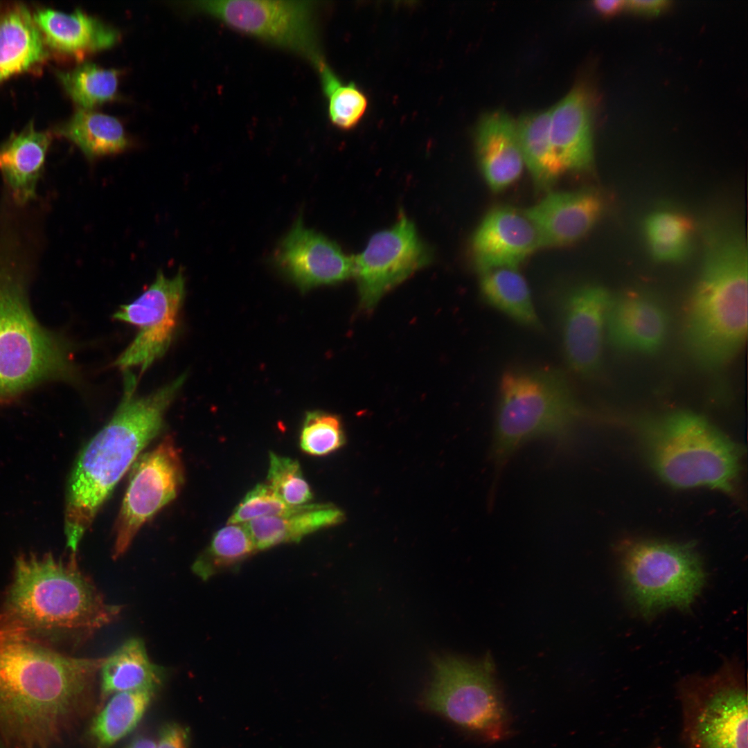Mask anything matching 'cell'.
Masks as SVG:
<instances>
[{
    "mask_svg": "<svg viewBox=\"0 0 748 748\" xmlns=\"http://www.w3.org/2000/svg\"><path fill=\"white\" fill-rule=\"evenodd\" d=\"M104 660L61 654L0 618V725L26 746L47 747L89 712Z\"/></svg>",
    "mask_w": 748,
    "mask_h": 748,
    "instance_id": "1",
    "label": "cell"
},
{
    "mask_svg": "<svg viewBox=\"0 0 748 748\" xmlns=\"http://www.w3.org/2000/svg\"><path fill=\"white\" fill-rule=\"evenodd\" d=\"M186 378L182 374L153 392L136 393V381L125 371L121 400L108 422L85 445L69 477L64 531L75 553L115 486L159 434L165 414Z\"/></svg>",
    "mask_w": 748,
    "mask_h": 748,
    "instance_id": "2",
    "label": "cell"
},
{
    "mask_svg": "<svg viewBox=\"0 0 748 748\" xmlns=\"http://www.w3.org/2000/svg\"><path fill=\"white\" fill-rule=\"evenodd\" d=\"M15 571L0 618L33 635L39 632L83 641L122 610L105 600L79 569L75 553L67 560L51 554L21 555Z\"/></svg>",
    "mask_w": 748,
    "mask_h": 748,
    "instance_id": "3",
    "label": "cell"
},
{
    "mask_svg": "<svg viewBox=\"0 0 748 748\" xmlns=\"http://www.w3.org/2000/svg\"><path fill=\"white\" fill-rule=\"evenodd\" d=\"M747 247L741 235H715L687 308L684 337L704 368L729 363L747 335Z\"/></svg>",
    "mask_w": 748,
    "mask_h": 748,
    "instance_id": "4",
    "label": "cell"
},
{
    "mask_svg": "<svg viewBox=\"0 0 748 748\" xmlns=\"http://www.w3.org/2000/svg\"><path fill=\"white\" fill-rule=\"evenodd\" d=\"M584 410L565 375L551 368H515L501 377L491 458L501 472L524 445L538 438L564 444Z\"/></svg>",
    "mask_w": 748,
    "mask_h": 748,
    "instance_id": "5",
    "label": "cell"
},
{
    "mask_svg": "<svg viewBox=\"0 0 748 748\" xmlns=\"http://www.w3.org/2000/svg\"><path fill=\"white\" fill-rule=\"evenodd\" d=\"M0 253V403L39 383L73 380L69 345L42 327L28 303L26 278Z\"/></svg>",
    "mask_w": 748,
    "mask_h": 748,
    "instance_id": "6",
    "label": "cell"
},
{
    "mask_svg": "<svg viewBox=\"0 0 748 748\" xmlns=\"http://www.w3.org/2000/svg\"><path fill=\"white\" fill-rule=\"evenodd\" d=\"M645 443L654 470L669 485L733 490L740 449L704 417L684 410L670 412L648 426Z\"/></svg>",
    "mask_w": 748,
    "mask_h": 748,
    "instance_id": "7",
    "label": "cell"
},
{
    "mask_svg": "<svg viewBox=\"0 0 748 748\" xmlns=\"http://www.w3.org/2000/svg\"><path fill=\"white\" fill-rule=\"evenodd\" d=\"M684 748H748L745 675L737 660L715 673L684 677L677 686Z\"/></svg>",
    "mask_w": 748,
    "mask_h": 748,
    "instance_id": "8",
    "label": "cell"
},
{
    "mask_svg": "<svg viewBox=\"0 0 748 748\" xmlns=\"http://www.w3.org/2000/svg\"><path fill=\"white\" fill-rule=\"evenodd\" d=\"M427 706L488 741L504 738L508 719L490 654L479 661L438 657L425 697Z\"/></svg>",
    "mask_w": 748,
    "mask_h": 748,
    "instance_id": "9",
    "label": "cell"
},
{
    "mask_svg": "<svg viewBox=\"0 0 748 748\" xmlns=\"http://www.w3.org/2000/svg\"><path fill=\"white\" fill-rule=\"evenodd\" d=\"M621 568L630 598L647 616L668 607L688 608L705 582L702 560L688 544L632 543L623 552Z\"/></svg>",
    "mask_w": 748,
    "mask_h": 748,
    "instance_id": "10",
    "label": "cell"
},
{
    "mask_svg": "<svg viewBox=\"0 0 748 748\" xmlns=\"http://www.w3.org/2000/svg\"><path fill=\"white\" fill-rule=\"evenodd\" d=\"M193 3L233 30L303 55L314 65L322 58L310 1L208 0Z\"/></svg>",
    "mask_w": 748,
    "mask_h": 748,
    "instance_id": "11",
    "label": "cell"
},
{
    "mask_svg": "<svg viewBox=\"0 0 748 748\" xmlns=\"http://www.w3.org/2000/svg\"><path fill=\"white\" fill-rule=\"evenodd\" d=\"M134 465L114 526L115 560L125 553L141 527L175 499L184 482L181 455L170 436Z\"/></svg>",
    "mask_w": 748,
    "mask_h": 748,
    "instance_id": "12",
    "label": "cell"
},
{
    "mask_svg": "<svg viewBox=\"0 0 748 748\" xmlns=\"http://www.w3.org/2000/svg\"><path fill=\"white\" fill-rule=\"evenodd\" d=\"M184 296L183 271L169 278L159 270L139 297L119 307L114 318L137 327L138 332L115 361L117 367L123 371L139 367L143 372L166 354L176 333Z\"/></svg>",
    "mask_w": 748,
    "mask_h": 748,
    "instance_id": "13",
    "label": "cell"
},
{
    "mask_svg": "<svg viewBox=\"0 0 748 748\" xmlns=\"http://www.w3.org/2000/svg\"><path fill=\"white\" fill-rule=\"evenodd\" d=\"M433 256L404 215L391 228L373 234L366 248L353 256L362 305L373 308L385 293L429 265Z\"/></svg>",
    "mask_w": 748,
    "mask_h": 748,
    "instance_id": "14",
    "label": "cell"
},
{
    "mask_svg": "<svg viewBox=\"0 0 748 748\" xmlns=\"http://www.w3.org/2000/svg\"><path fill=\"white\" fill-rule=\"evenodd\" d=\"M275 266L300 290L333 284L353 276V256L334 241L305 227L301 215L279 242L272 258Z\"/></svg>",
    "mask_w": 748,
    "mask_h": 748,
    "instance_id": "15",
    "label": "cell"
},
{
    "mask_svg": "<svg viewBox=\"0 0 748 748\" xmlns=\"http://www.w3.org/2000/svg\"><path fill=\"white\" fill-rule=\"evenodd\" d=\"M611 297L603 287L586 285L572 292L565 301L563 348L569 366L580 375H592L600 367Z\"/></svg>",
    "mask_w": 748,
    "mask_h": 748,
    "instance_id": "16",
    "label": "cell"
},
{
    "mask_svg": "<svg viewBox=\"0 0 748 748\" xmlns=\"http://www.w3.org/2000/svg\"><path fill=\"white\" fill-rule=\"evenodd\" d=\"M541 247L539 233L524 211L508 206L488 212L471 242L473 262L480 274L500 267L517 268Z\"/></svg>",
    "mask_w": 748,
    "mask_h": 748,
    "instance_id": "17",
    "label": "cell"
},
{
    "mask_svg": "<svg viewBox=\"0 0 748 748\" xmlns=\"http://www.w3.org/2000/svg\"><path fill=\"white\" fill-rule=\"evenodd\" d=\"M669 319L662 305L637 294L612 296L607 310L605 335L616 350L652 355L667 337Z\"/></svg>",
    "mask_w": 748,
    "mask_h": 748,
    "instance_id": "18",
    "label": "cell"
},
{
    "mask_svg": "<svg viewBox=\"0 0 748 748\" xmlns=\"http://www.w3.org/2000/svg\"><path fill=\"white\" fill-rule=\"evenodd\" d=\"M604 211V201L593 189L551 192L524 211L535 226L542 247H560L583 238Z\"/></svg>",
    "mask_w": 748,
    "mask_h": 748,
    "instance_id": "19",
    "label": "cell"
},
{
    "mask_svg": "<svg viewBox=\"0 0 748 748\" xmlns=\"http://www.w3.org/2000/svg\"><path fill=\"white\" fill-rule=\"evenodd\" d=\"M550 134L565 171L584 172L591 168L592 103L585 87H575L550 109Z\"/></svg>",
    "mask_w": 748,
    "mask_h": 748,
    "instance_id": "20",
    "label": "cell"
},
{
    "mask_svg": "<svg viewBox=\"0 0 748 748\" xmlns=\"http://www.w3.org/2000/svg\"><path fill=\"white\" fill-rule=\"evenodd\" d=\"M476 145L481 170L492 191L504 190L519 177L524 162L516 123L507 114L495 111L481 118Z\"/></svg>",
    "mask_w": 748,
    "mask_h": 748,
    "instance_id": "21",
    "label": "cell"
},
{
    "mask_svg": "<svg viewBox=\"0 0 748 748\" xmlns=\"http://www.w3.org/2000/svg\"><path fill=\"white\" fill-rule=\"evenodd\" d=\"M33 18L45 44L77 57L109 48L119 37L115 29L80 10L68 14L45 8Z\"/></svg>",
    "mask_w": 748,
    "mask_h": 748,
    "instance_id": "22",
    "label": "cell"
},
{
    "mask_svg": "<svg viewBox=\"0 0 748 748\" xmlns=\"http://www.w3.org/2000/svg\"><path fill=\"white\" fill-rule=\"evenodd\" d=\"M51 141L48 133L30 124L0 146V172L17 204L35 198Z\"/></svg>",
    "mask_w": 748,
    "mask_h": 748,
    "instance_id": "23",
    "label": "cell"
},
{
    "mask_svg": "<svg viewBox=\"0 0 748 748\" xmlns=\"http://www.w3.org/2000/svg\"><path fill=\"white\" fill-rule=\"evenodd\" d=\"M99 673L102 700L124 691L156 693L166 675L163 667L151 661L145 643L139 638L127 640L105 657Z\"/></svg>",
    "mask_w": 748,
    "mask_h": 748,
    "instance_id": "24",
    "label": "cell"
},
{
    "mask_svg": "<svg viewBox=\"0 0 748 748\" xmlns=\"http://www.w3.org/2000/svg\"><path fill=\"white\" fill-rule=\"evenodd\" d=\"M343 513L328 504H307L276 516L255 519L245 526L257 549L299 542L318 530L340 523Z\"/></svg>",
    "mask_w": 748,
    "mask_h": 748,
    "instance_id": "25",
    "label": "cell"
},
{
    "mask_svg": "<svg viewBox=\"0 0 748 748\" xmlns=\"http://www.w3.org/2000/svg\"><path fill=\"white\" fill-rule=\"evenodd\" d=\"M46 56L41 32L26 7L16 5L0 13V82Z\"/></svg>",
    "mask_w": 748,
    "mask_h": 748,
    "instance_id": "26",
    "label": "cell"
},
{
    "mask_svg": "<svg viewBox=\"0 0 748 748\" xmlns=\"http://www.w3.org/2000/svg\"><path fill=\"white\" fill-rule=\"evenodd\" d=\"M515 123L524 165L536 187L547 189L565 172L551 139L550 109L523 115Z\"/></svg>",
    "mask_w": 748,
    "mask_h": 748,
    "instance_id": "27",
    "label": "cell"
},
{
    "mask_svg": "<svg viewBox=\"0 0 748 748\" xmlns=\"http://www.w3.org/2000/svg\"><path fill=\"white\" fill-rule=\"evenodd\" d=\"M480 290L488 304L516 322L541 328L529 287L517 268L500 267L481 274Z\"/></svg>",
    "mask_w": 748,
    "mask_h": 748,
    "instance_id": "28",
    "label": "cell"
},
{
    "mask_svg": "<svg viewBox=\"0 0 748 748\" xmlns=\"http://www.w3.org/2000/svg\"><path fill=\"white\" fill-rule=\"evenodd\" d=\"M58 133L75 144L90 160L121 152L128 145L117 118L89 109L77 111Z\"/></svg>",
    "mask_w": 748,
    "mask_h": 748,
    "instance_id": "29",
    "label": "cell"
},
{
    "mask_svg": "<svg viewBox=\"0 0 748 748\" xmlns=\"http://www.w3.org/2000/svg\"><path fill=\"white\" fill-rule=\"evenodd\" d=\"M154 692L132 691L113 695L93 719L89 737L96 748H109L133 731L147 711Z\"/></svg>",
    "mask_w": 748,
    "mask_h": 748,
    "instance_id": "30",
    "label": "cell"
},
{
    "mask_svg": "<svg viewBox=\"0 0 748 748\" xmlns=\"http://www.w3.org/2000/svg\"><path fill=\"white\" fill-rule=\"evenodd\" d=\"M644 233L654 259L660 262H677L684 259L689 251L693 225L682 215L660 211L646 219Z\"/></svg>",
    "mask_w": 748,
    "mask_h": 748,
    "instance_id": "31",
    "label": "cell"
},
{
    "mask_svg": "<svg viewBox=\"0 0 748 748\" xmlns=\"http://www.w3.org/2000/svg\"><path fill=\"white\" fill-rule=\"evenodd\" d=\"M256 550L244 524H228L213 535L208 546L195 561L192 570L206 580L220 569L245 559Z\"/></svg>",
    "mask_w": 748,
    "mask_h": 748,
    "instance_id": "32",
    "label": "cell"
},
{
    "mask_svg": "<svg viewBox=\"0 0 748 748\" xmlns=\"http://www.w3.org/2000/svg\"><path fill=\"white\" fill-rule=\"evenodd\" d=\"M315 66L328 100V114L331 123L342 130L354 128L367 110L366 95L355 83H342L323 58Z\"/></svg>",
    "mask_w": 748,
    "mask_h": 748,
    "instance_id": "33",
    "label": "cell"
},
{
    "mask_svg": "<svg viewBox=\"0 0 748 748\" xmlns=\"http://www.w3.org/2000/svg\"><path fill=\"white\" fill-rule=\"evenodd\" d=\"M68 94L82 109H89L116 97L119 71L84 62L71 71L58 73Z\"/></svg>",
    "mask_w": 748,
    "mask_h": 748,
    "instance_id": "34",
    "label": "cell"
},
{
    "mask_svg": "<svg viewBox=\"0 0 748 748\" xmlns=\"http://www.w3.org/2000/svg\"><path fill=\"white\" fill-rule=\"evenodd\" d=\"M267 481V484L289 506L307 504L312 498L297 460L270 452Z\"/></svg>",
    "mask_w": 748,
    "mask_h": 748,
    "instance_id": "35",
    "label": "cell"
},
{
    "mask_svg": "<svg viewBox=\"0 0 748 748\" xmlns=\"http://www.w3.org/2000/svg\"><path fill=\"white\" fill-rule=\"evenodd\" d=\"M344 442L342 425L337 416L320 411L306 413L299 436V445L304 452L327 455L340 448Z\"/></svg>",
    "mask_w": 748,
    "mask_h": 748,
    "instance_id": "36",
    "label": "cell"
},
{
    "mask_svg": "<svg viewBox=\"0 0 748 748\" xmlns=\"http://www.w3.org/2000/svg\"><path fill=\"white\" fill-rule=\"evenodd\" d=\"M294 507L286 504L267 483H259L235 508L228 524H245L260 517L282 515Z\"/></svg>",
    "mask_w": 748,
    "mask_h": 748,
    "instance_id": "37",
    "label": "cell"
},
{
    "mask_svg": "<svg viewBox=\"0 0 748 748\" xmlns=\"http://www.w3.org/2000/svg\"><path fill=\"white\" fill-rule=\"evenodd\" d=\"M188 745L187 729L178 723L169 722L161 727L155 748H188Z\"/></svg>",
    "mask_w": 748,
    "mask_h": 748,
    "instance_id": "38",
    "label": "cell"
},
{
    "mask_svg": "<svg viewBox=\"0 0 748 748\" xmlns=\"http://www.w3.org/2000/svg\"><path fill=\"white\" fill-rule=\"evenodd\" d=\"M669 3L666 0H630L625 1V7L638 12L654 14L664 10Z\"/></svg>",
    "mask_w": 748,
    "mask_h": 748,
    "instance_id": "39",
    "label": "cell"
},
{
    "mask_svg": "<svg viewBox=\"0 0 748 748\" xmlns=\"http://www.w3.org/2000/svg\"><path fill=\"white\" fill-rule=\"evenodd\" d=\"M594 6L605 15H612L625 7L624 0H596Z\"/></svg>",
    "mask_w": 748,
    "mask_h": 748,
    "instance_id": "40",
    "label": "cell"
},
{
    "mask_svg": "<svg viewBox=\"0 0 748 748\" xmlns=\"http://www.w3.org/2000/svg\"><path fill=\"white\" fill-rule=\"evenodd\" d=\"M155 747L156 742L152 739L144 736H138L126 748H155Z\"/></svg>",
    "mask_w": 748,
    "mask_h": 748,
    "instance_id": "41",
    "label": "cell"
}]
</instances>
